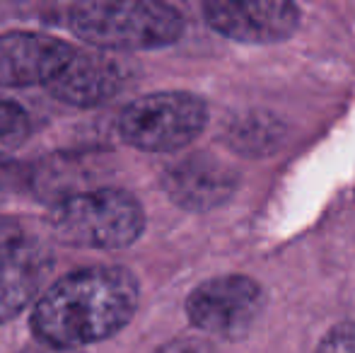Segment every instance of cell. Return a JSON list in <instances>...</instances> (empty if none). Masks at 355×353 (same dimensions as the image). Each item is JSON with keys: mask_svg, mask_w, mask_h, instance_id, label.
<instances>
[{"mask_svg": "<svg viewBox=\"0 0 355 353\" xmlns=\"http://www.w3.org/2000/svg\"><path fill=\"white\" fill-rule=\"evenodd\" d=\"M283 121L273 114L249 112L232 119L225 128V146L244 157H268L278 153L285 143Z\"/></svg>", "mask_w": 355, "mask_h": 353, "instance_id": "11", "label": "cell"}, {"mask_svg": "<svg viewBox=\"0 0 355 353\" xmlns=\"http://www.w3.org/2000/svg\"><path fill=\"white\" fill-rule=\"evenodd\" d=\"M266 307L261 283L242 273H225L196 286L187 298V317L198 332L237 341L252 332Z\"/></svg>", "mask_w": 355, "mask_h": 353, "instance_id": "5", "label": "cell"}, {"mask_svg": "<svg viewBox=\"0 0 355 353\" xmlns=\"http://www.w3.org/2000/svg\"><path fill=\"white\" fill-rule=\"evenodd\" d=\"M155 353H215L213 344L201 336H177L162 344Z\"/></svg>", "mask_w": 355, "mask_h": 353, "instance_id": "14", "label": "cell"}, {"mask_svg": "<svg viewBox=\"0 0 355 353\" xmlns=\"http://www.w3.org/2000/svg\"><path fill=\"white\" fill-rule=\"evenodd\" d=\"M49 225L61 242L87 250H123L145 230V211L133 193L102 187L53 203Z\"/></svg>", "mask_w": 355, "mask_h": 353, "instance_id": "3", "label": "cell"}, {"mask_svg": "<svg viewBox=\"0 0 355 353\" xmlns=\"http://www.w3.org/2000/svg\"><path fill=\"white\" fill-rule=\"evenodd\" d=\"M208 126V104L184 89L150 92L126 104L119 133L128 146L145 153H174L191 146Z\"/></svg>", "mask_w": 355, "mask_h": 353, "instance_id": "4", "label": "cell"}, {"mask_svg": "<svg viewBox=\"0 0 355 353\" xmlns=\"http://www.w3.org/2000/svg\"><path fill=\"white\" fill-rule=\"evenodd\" d=\"M239 187V175L208 153L172 162L162 175V189L179 208L206 213L227 203Z\"/></svg>", "mask_w": 355, "mask_h": 353, "instance_id": "9", "label": "cell"}, {"mask_svg": "<svg viewBox=\"0 0 355 353\" xmlns=\"http://www.w3.org/2000/svg\"><path fill=\"white\" fill-rule=\"evenodd\" d=\"M32 133L29 114L15 99L0 97V155L17 150Z\"/></svg>", "mask_w": 355, "mask_h": 353, "instance_id": "12", "label": "cell"}, {"mask_svg": "<svg viewBox=\"0 0 355 353\" xmlns=\"http://www.w3.org/2000/svg\"><path fill=\"white\" fill-rule=\"evenodd\" d=\"M141 288L123 266H85L58 278L32 312L34 339L63 349L97 344L131 322Z\"/></svg>", "mask_w": 355, "mask_h": 353, "instance_id": "1", "label": "cell"}, {"mask_svg": "<svg viewBox=\"0 0 355 353\" xmlns=\"http://www.w3.org/2000/svg\"><path fill=\"white\" fill-rule=\"evenodd\" d=\"M126 85V66L99 49H78L63 73L49 85L56 99L73 107H97Z\"/></svg>", "mask_w": 355, "mask_h": 353, "instance_id": "10", "label": "cell"}, {"mask_svg": "<svg viewBox=\"0 0 355 353\" xmlns=\"http://www.w3.org/2000/svg\"><path fill=\"white\" fill-rule=\"evenodd\" d=\"M75 51L73 44L32 29L0 34V87H49Z\"/></svg>", "mask_w": 355, "mask_h": 353, "instance_id": "7", "label": "cell"}, {"mask_svg": "<svg viewBox=\"0 0 355 353\" xmlns=\"http://www.w3.org/2000/svg\"><path fill=\"white\" fill-rule=\"evenodd\" d=\"M314 353H355V322L334 325L322 336Z\"/></svg>", "mask_w": 355, "mask_h": 353, "instance_id": "13", "label": "cell"}, {"mask_svg": "<svg viewBox=\"0 0 355 353\" xmlns=\"http://www.w3.org/2000/svg\"><path fill=\"white\" fill-rule=\"evenodd\" d=\"M19 353H85L83 349H63V346H53L46 341H34V344L24 346Z\"/></svg>", "mask_w": 355, "mask_h": 353, "instance_id": "15", "label": "cell"}, {"mask_svg": "<svg viewBox=\"0 0 355 353\" xmlns=\"http://www.w3.org/2000/svg\"><path fill=\"white\" fill-rule=\"evenodd\" d=\"M203 15L208 27L239 44H278L300 27V8L288 0H213Z\"/></svg>", "mask_w": 355, "mask_h": 353, "instance_id": "6", "label": "cell"}, {"mask_svg": "<svg viewBox=\"0 0 355 353\" xmlns=\"http://www.w3.org/2000/svg\"><path fill=\"white\" fill-rule=\"evenodd\" d=\"M53 255L42 240L10 237L0 242V325L42 298Z\"/></svg>", "mask_w": 355, "mask_h": 353, "instance_id": "8", "label": "cell"}, {"mask_svg": "<svg viewBox=\"0 0 355 353\" xmlns=\"http://www.w3.org/2000/svg\"><path fill=\"white\" fill-rule=\"evenodd\" d=\"M71 29L99 51H150L174 44L184 17L157 0H87L68 12Z\"/></svg>", "mask_w": 355, "mask_h": 353, "instance_id": "2", "label": "cell"}]
</instances>
